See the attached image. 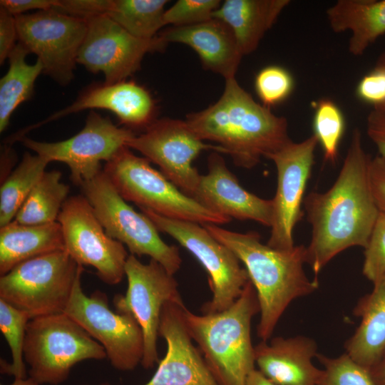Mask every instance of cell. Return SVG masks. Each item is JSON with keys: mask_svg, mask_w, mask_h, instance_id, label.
I'll list each match as a JSON object with an SVG mask.
<instances>
[{"mask_svg": "<svg viewBox=\"0 0 385 385\" xmlns=\"http://www.w3.org/2000/svg\"><path fill=\"white\" fill-rule=\"evenodd\" d=\"M371 158L366 153L359 128L350 144L339 175L324 192H312L303 205L312 237L306 247L308 263L317 279L326 265L353 246L365 248L379 215L369 181Z\"/></svg>", "mask_w": 385, "mask_h": 385, "instance_id": "1", "label": "cell"}, {"mask_svg": "<svg viewBox=\"0 0 385 385\" xmlns=\"http://www.w3.org/2000/svg\"><path fill=\"white\" fill-rule=\"evenodd\" d=\"M186 122L201 140L216 143L221 153L245 169L292 141L287 119L256 102L235 77L225 79L217 102L188 114Z\"/></svg>", "mask_w": 385, "mask_h": 385, "instance_id": "2", "label": "cell"}, {"mask_svg": "<svg viewBox=\"0 0 385 385\" xmlns=\"http://www.w3.org/2000/svg\"><path fill=\"white\" fill-rule=\"evenodd\" d=\"M202 225L244 264L260 304L257 336L267 341L290 303L319 287L318 279L310 280L304 270L306 247L295 245L290 250H278L263 244L257 232L242 233L217 225Z\"/></svg>", "mask_w": 385, "mask_h": 385, "instance_id": "3", "label": "cell"}, {"mask_svg": "<svg viewBox=\"0 0 385 385\" xmlns=\"http://www.w3.org/2000/svg\"><path fill=\"white\" fill-rule=\"evenodd\" d=\"M259 312L251 281L224 311L197 315L184 307L186 328L219 385H245L248 374L255 369L251 322Z\"/></svg>", "mask_w": 385, "mask_h": 385, "instance_id": "4", "label": "cell"}, {"mask_svg": "<svg viewBox=\"0 0 385 385\" xmlns=\"http://www.w3.org/2000/svg\"><path fill=\"white\" fill-rule=\"evenodd\" d=\"M150 163L124 147L106 162L103 171L120 195L139 208L200 225H220L231 220L183 192Z\"/></svg>", "mask_w": 385, "mask_h": 385, "instance_id": "5", "label": "cell"}, {"mask_svg": "<svg viewBox=\"0 0 385 385\" xmlns=\"http://www.w3.org/2000/svg\"><path fill=\"white\" fill-rule=\"evenodd\" d=\"M24 357L29 377L38 384L57 385L71 369L87 359L107 357L103 346L65 313L30 319L26 329Z\"/></svg>", "mask_w": 385, "mask_h": 385, "instance_id": "6", "label": "cell"}, {"mask_svg": "<svg viewBox=\"0 0 385 385\" xmlns=\"http://www.w3.org/2000/svg\"><path fill=\"white\" fill-rule=\"evenodd\" d=\"M81 265L66 250L24 261L0 277V299L31 319L63 312Z\"/></svg>", "mask_w": 385, "mask_h": 385, "instance_id": "7", "label": "cell"}, {"mask_svg": "<svg viewBox=\"0 0 385 385\" xmlns=\"http://www.w3.org/2000/svg\"><path fill=\"white\" fill-rule=\"evenodd\" d=\"M81 188L109 237L125 245L130 255L150 257L171 274L179 270L182 258L178 247L161 239L151 220L126 202L103 170Z\"/></svg>", "mask_w": 385, "mask_h": 385, "instance_id": "8", "label": "cell"}, {"mask_svg": "<svg viewBox=\"0 0 385 385\" xmlns=\"http://www.w3.org/2000/svg\"><path fill=\"white\" fill-rule=\"evenodd\" d=\"M159 232L171 236L201 263L208 274L212 297L201 308L203 314L220 312L229 308L250 282L245 268L227 246L199 223L168 218L150 210L140 208Z\"/></svg>", "mask_w": 385, "mask_h": 385, "instance_id": "9", "label": "cell"}, {"mask_svg": "<svg viewBox=\"0 0 385 385\" xmlns=\"http://www.w3.org/2000/svg\"><path fill=\"white\" fill-rule=\"evenodd\" d=\"M81 266L63 313L83 327L104 348L111 365L130 371L141 364L144 337L141 327L130 314L110 309L106 294L95 291L87 296L81 287Z\"/></svg>", "mask_w": 385, "mask_h": 385, "instance_id": "10", "label": "cell"}, {"mask_svg": "<svg viewBox=\"0 0 385 385\" xmlns=\"http://www.w3.org/2000/svg\"><path fill=\"white\" fill-rule=\"evenodd\" d=\"M128 279L125 294H115L113 304L116 312L132 315L142 329L144 355L141 362L145 369L159 363L157 339L161 310L169 301L183 302L178 284L158 262L150 259L143 264L133 255H128L125 267Z\"/></svg>", "mask_w": 385, "mask_h": 385, "instance_id": "11", "label": "cell"}, {"mask_svg": "<svg viewBox=\"0 0 385 385\" xmlns=\"http://www.w3.org/2000/svg\"><path fill=\"white\" fill-rule=\"evenodd\" d=\"M19 42L36 55L43 73L61 85L73 78L87 21L55 9L15 16Z\"/></svg>", "mask_w": 385, "mask_h": 385, "instance_id": "12", "label": "cell"}, {"mask_svg": "<svg viewBox=\"0 0 385 385\" xmlns=\"http://www.w3.org/2000/svg\"><path fill=\"white\" fill-rule=\"evenodd\" d=\"M136 134L119 128L108 118L91 111L83 129L71 138L54 143L24 137V145L50 163L60 161L71 171L73 183L81 187L103 170L101 161H109Z\"/></svg>", "mask_w": 385, "mask_h": 385, "instance_id": "13", "label": "cell"}, {"mask_svg": "<svg viewBox=\"0 0 385 385\" xmlns=\"http://www.w3.org/2000/svg\"><path fill=\"white\" fill-rule=\"evenodd\" d=\"M57 221L60 223L65 250L79 265H90L109 285L123 278L128 257L123 244L109 237L83 195L67 198Z\"/></svg>", "mask_w": 385, "mask_h": 385, "instance_id": "14", "label": "cell"}, {"mask_svg": "<svg viewBox=\"0 0 385 385\" xmlns=\"http://www.w3.org/2000/svg\"><path fill=\"white\" fill-rule=\"evenodd\" d=\"M127 147L156 164L168 180L192 198L201 175L192 165L194 160L204 150L221 153L218 145L201 140L186 120L169 118L155 119Z\"/></svg>", "mask_w": 385, "mask_h": 385, "instance_id": "15", "label": "cell"}, {"mask_svg": "<svg viewBox=\"0 0 385 385\" xmlns=\"http://www.w3.org/2000/svg\"><path fill=\"white\" fill-rule=\"evenodd\" d=\"M86 21L87 32L77 63L90 72L103 73L106 84L125 81L140 68L146 53L163 51L167 45L159 36L138 38L106 15Z\"/></svg>", "mask_w": 385, "mask_h": 385, "instance_id": "16", "label": "cell"}, {"mask_svg": "<svg viewBox=\"0 0 385 385\" xmlns=\"http://www.w3.org/2000/svg\"><path fill=\"white\" fill-rule=\"evenodd\" d=\"M318 143L312 134L302 142L291 141L268 155L276 166L277 184L272 200L271 233L267 245L278 250H290L295 245L293 230L304 215L302 204L314 163Z\"/></svg>", "mask_w": 385, "mask_h": 385, "instance_id": "17", "label": "cell"}, {"mask_svg": "<svg viewBox=\"0 0 385 385\" xmlns=\"http://www.w3.org/2000/svg\"><path fill=\"white\" fill-rule=\"evenodd\" d=\"M185 307L183 302L173 301L163 305L159 336L166 341L167 352L145 385H219L192 342L184 321Z\"/></svg>", "mask_w": 385, "mask_h": 385, "instance_id": "18", "label": "cell"}, {"mask_svg": "<svg viewBox=\"0 0 385 385\" xmlns=\"http://www.w3.org/2000/svg\"><path fill=\"white\" fill-rule=\"evenodd\" d=\"M193 198L230 219L253 220L270 227L272 225V200L244 189L216 151L208 156L207 173L200 175Z\"/></svg>", "mask_w": 385, "mask_h": 385, "instance_id": "19", "label": "cell"}, {"mask_svg": "<svg viewBox=\"0 0 385 385\" xmlns=\"http://www.w3.org/2000/svg\"><path fill=\"white\" fill-rule=\"evenodd\" d=\"M87 109H104L113 112L128 128L145 129L155 119V104L150 93L135 81L93 84L84 89L76 100L29 130L68 114Z\"/></svg>", "mask_w": 385, "mask_h": 385, "instance_id": "20", "label": "cell"}, {"mask_svg": "<svg viewBox=\"0 0 385 385\" xmlns=\"http://www.w3.org/2000/svg\"><path fill=\"white\" fill-rule=\"evenodd\" d=\"M317 354L316 342L305 336L277 337L255 346L259 370L277 385H318L322 369L312 363Z\"/></svg>", "mask_w": 385, "mask_h": 385, "instance_id": "21", "label": "cell"}, {"mask_svg": "<svg viewBox=\"0 0 385 385\" xmlns=\"http://www.w3.org/2000/svg\"><path fill=\"white\" fill-rule=\"evenodd\" d=\"M167 43L189 46L198 54L205 68L225 79L233 78L243 56L230 26L220 19L183 26H172L159 35Z\"/></svg>", "mask_w": 385, "mask_h": 385, "instance_id": "22", "label": "cell"}, {"mask_svg": "<svg viewBox=\"0 0 385 385\" xmlns=\"http://www.w3.org/2000/svg\"><path fill=\"white\" fill-rule=\"evenodd\" d=\"M373 284L354 309L361 322L344 345L346 353L369 370L385 353V275Z\"/></svg>", "mask_w": 385, "mask_h": 385, "instance_id": "23", "label": "cell"}, {"mask_svg": "<svg viewBox=\"0 0 385 385\" xmlns=\"http://www.w3.org/2000/svg\"><path fill=\"white\" fill-rule=\"evenodd\" d=\"M289 0H226L213 13L232 29L240 52L255 51Z\"/></svg>", "mask_w": 385, "mask_h": 385, "instance_id": "24", "label": "cell"}, {"mask_svg": "<svg viewBox=\"0 0 385 385\" xmlns=\"http://www.w3.org/2000/svg\"><path fill=\"white\" fill-rule=\"evenodd\" d=\"M61 250L65 245L58 221L24 225L13 220L0 227V274L24 261Z\"/></svg>", "mask_w": 385, "mask_h": 385, "instance_id": "25", "label": "cell"}, {"mask_svg": "<svg viewBox=\"0 0 385 385\" xmlns=\"http://www.w3.org/2000/svg\"><path fill=\"white\" fill-rule=\"evenodd\" d=\"M327 17L334 32L351 33L348 50L359 56L385 34V0H339Z\"/></svg>", "mask_w": 385, "mask_h": 385, "instance_id": "26", "label": "cell"}, {"mask_svg": "<svg viewBox=\"0 0 385 385\" xmlns=\"http://www.w3.org/2000/svg\"><path fill=\"white\" fill-rule=\"evenodd\" d=\"M30 52L21 43H17L9 56V68L0 80V132L9 124L16 108L29 99L38 76L43 73V65L37 59L28 64L26 57Z\"/></svg>", "mask_w": 385, "mask_h": 385, "instance_id": "27", "label": "cell"}, {"mask_svg": "<svg viewBox=\"0 0 385 385\" xmlns=\"http://www.w3.org/2000/svg\"><path fill=\"white\" fill-rule=\"evenodd\" d=\"M61 176L58 170L45 171L14 220L24 225H41L57 221L69 192V186L61 181Z\"/></svg>", "mask_w": 385, "mask_h": 385, "instance_id": "28", "label": "cell"}, {"mask_svg": "<svg viewBox=\"0 0 385 385\" xmlns=\"http://www.w3.org/2000/svg\"><path fill=\"white\" fill-rule=\"evenodd\" d=\"M49 163L47 159L38 155L25 153L18 166L1 183L0 227L14 220Z\"/></svg>", "mask_w": 385, "mask_h": 385, "instance_id": "29", "label": "cell"}, {"mask_svg": "<svg viewBox=\"0 0 385 385\" xmlns=\"http://www.w3.org/2000/svg\"><path fill=\"white\" fill-rule=\"evenodd\" d=\"M166 0H111L107 14L132 36L151 39L163 26Z\"/></svg>", "mask_w": 385, "mask_h": 385, "instance_id": "30", "label": "cell"}, {"mask_svg": "<svg viewBox=\"0 0 385 385\" xmlns=\"http://www.w3.org/2000/svg\"><path fill=\"white\" fill-rule=\"evenodd\" d=\"M30 317L0 299V329L11 351L12 363L7 364L1 360V370L14 376L25 379L26 368L24 362V346L26 329Z\"/></svg>", "mask_w": 385, "mask_h": 385, "instance_id": "31", "label": "cell"}, {"mask_svg": "<svg viewBox=\"0 0 385 385\" xmlns=\"http://www.w3.org/2000/svg\"><path fill=\"white\" fill-rule=\"evenodd\" d=\"M314 135L320 144L325 162L334 164L345 130V120L339 107L331 99L316 103L313 117Z\"/></svg>", "mask_w": 385, "mask_h": 385, "instance_id": "32", "label": "cell"}, {"mask_svg": "<svg viewBox=\"0 0 385 385\" xmlns=\"http://www.w3.org/2000/svg\"><path fill=\"white\" fill-rule=\"evenodd\" d=\"M316 357L324 367L318 385H377L369 370L346 352L337 357L318 353Z\"/></svg>", "mask_w": 385, "mask_h": 385, "instance_id": "33", "label": "cell"}, {"mask_svg": "<svg viewBox=\"0 0 385 385\" xmlns=\"http://www.w3.org/2000/svg\"><path fill=\"white\" fill-rule=\"evenodd\" d=\"M255 88L262 105L270 108L284 101L291 94L294 79L284 68L271 65L258 72Z\"/></svg>", "mask_w": 385, "mask_h": 385, "instance_id": "34", "label": "cell"}, {"mask_svg": "<svg viewBox=\"0 0 385 385\" xmlns=\"http://www.w3.org/2000/svg\"><path fill=\"white\" fill-rule=\"evenodd\" d=\"M220 0H178L164 13L165 25L183 26L197 24L212 19L220 6Z\"/></svg>", "mask_w": 385, "mask_h": 385, "instance_id": "35", "label": "cell"}, {"mask_svg": "<svg viewBox=\"0 0 385 385\" xmlns=\"http://www.w3.org/2000/svg\"><path fill=\"white\" fill-rule=\"evenodd\" d=\"M362 273L373 284L385 275V212H379L364 248Z\"/></svg>", "mask_w": 385, "mask_h": 385, "instance_id": "36", "label": "cell"}, {"mask_svg": "<svg viewBox=\"0 0 385 385\" xmlns=\"http://www.w3.org/2000/svg\"><path fill=\"white\" fill-rule=\"evenodd\" d=\"M358 98L373 106V109L385 108V66L376 63L374 68L364 75L356 88Z\"/></svg>", "mask_w": 385, "mask_h": 385, "instance_id": "37", "label": "cell"}, {"mask_svg": "<svg viewBox=\"0 0 385 385\" xmlns=\"http://www.w3.org/2000/svg\"><path fill=\"white\" fill-rule=\"evenodd\" d=\"M111 0H58L53 9L61 13L83 19L106 15Z\"/></svg>", "mask_w": 385, "mask_h": 385, "instance_id": "38", "label": "cell"}, {"mask_svg": "<svg viewBox=\"0 0 385 385\" xmlns=\"http://www.w3.org/2000/svg\"><path fill=\"white\" fill-rule=\"evenodd\" d=\"M18 33L15 16L5 9L0 7V64L5 60L14 48Z\"/></svg>", "mask_w": 385, "mask_h": 385, "instance_id": "39", "label": "cell"}, {"mask_svg": "<svg viewBox=\"0 0 385 385\" xmlns=\"http://www.w3.org/2000/svg\"><path fill=\"white\" fill-rule=\"evenodd\" d=\"M371 192L379 212H385V158H371L369 168Z\"/></svg>", "mask_w": 385, "mask_h": 385, "instance_id": "40", "label": "cell"}, {"mask_svg": "<svg viewBox=\"0 0 385 385\" xmlns=\"http://www.w3.org/2000/svg\"><path fill=\"white\" fill-rule=\"evenodd\" d=\"M366 132L379 155L385 158V111L372 109L366 118Z\"/></svg>", "mask_w": 385, "mask_h": 385, "instance_id": "41", "label": "cell"}, {"mask_svg": "<svg viewBox=\"0 0 385 385\" xmlns=\"http://www.w3.org/2000/svg\"><path fill=\"white\" fill-rule=\"evenodd\" d=\"M58 1V0H1L0 7L16 16L30 10L53 9L57 6Z\"/></svg>", "mask_w": 385, "mask_h": 385, "instance_id": "42", "label": "cell"}, {"mask_svg": "<svg viewBox=\"0 0 385 385\" xmlns=\"http://www.w3.org/2000/svg\"><path fill=\"white\" fill-rule=\"evenodd\" d=\"M14 152L10 146H4L1 155V183L4 182L9 175L11 167L14 163V160L16 159Z\"/></svg>", "mask_w": 385, "mask_h": 385, "instance_id": "43", "label": "cell"}, {"mask_svg": "<svg viewBox=\"0 0 385 385\" xmlns=\"http://www.w3.org/2000/svg\"><path fill=\"white\" fill-rule=\"evenodd\" d=\"M369 371L377 385H385V353Z\"/></svg>", "mask_w": 385, "mask_h": 385, "instance_id": "44", "label": "cell"}, {"mask_svg": "<svg viewBox=\"0 0 385 385\" xmlns=\"http://www.w3.org/2000/svg\"><path fill=\"white\" fill-rule=\"evenodd\" d=\"M245 385H277L260 370L254 369L247 376Z\"/></svg>", "mask_w": 385, "mask_h": 385, "instance_id": "45", "label": "cell"}, {"mask_svg": "<svg viewBox=\"0 0 385 385\" xmlns=\"http://www.w3.org/2000/svg\"><path fill=\"white\" fill-rule=\"evenodd\" d=\"M11 385H39L33 379L29 377L28 379L15 378L14 382Z\"/></svg>", "mask_w": 385, "mask_h": 385, "instance_id": "46", "label": "cell"}, {"mask_svg": "<svg viewBox=\"0 0 385 385\" xmlns=\"http://www.w3.org/2000/svg\"><path fill=\"white\" fill-rule=\"evenodd\" d=\"M376 63L385 66V51H384L382 53H381V55L379 56V57L378 58V59H377V61H376ZM376 110H377V109H376ZM380 111H385V108H383V109H381V110H380Z\"/></svg>", "mask_w": 385, "mask_h": 385, "instance_id": "47", "label": "cell"}, {"mask_svg": "<svg viewBox=\"0 0 385 385\" xmlns=\"http://www.w3.org/2000/svg\"><path fill=\"white\" fill-rule=\"evenodd\" d=\"M103 385H108V384H103Z\"/></svg>", "mask_w": 385, "mask_h": 385, "instance_id": "48", "label": "cell"}, {"mask_svg": "<svg viewBox=\"0 0 385 385\" xmlns=\"http://www.w3.org/2000/svg\"><path fill=\"white\" fill-rule=\"evenodd\" d=\"M1 385H2V384H1Z\"/></svg>", "mask_w": 385, "mask_h": 385, "instance_id": "49", "label": "cell"}]
</instances>
